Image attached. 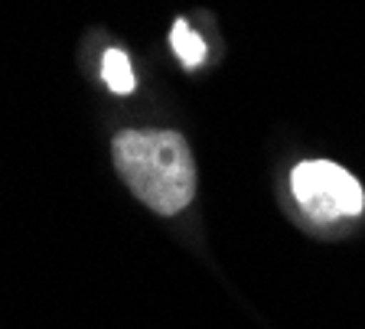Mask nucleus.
Here are the masks:
<instances>
[{
  "mask_svg": "<svg viewBox=\"0 0 365 329\" xmlns=\"http://www.w3.org/2000/svg\"><path fill=\"white\" fill-rule=\"evenodd\" d=\"M101 75H105L111 92H118V95L134 92V72H130V62L121 49H108L105 53V59H101Z\"/></svg>",
  "mask_w": 365,
  "mask_h": 329,
  "instance_id": "3",
  "label": "nucleus"
},
{
  "mask_svg": "<svg viewBox=\"0 0 365 329\" xmlns=\"http://www.w3.org/2000/svg\"><path fill=\"white\" fill-rule=\"evenodd\" d=\"M114 169L157 215H176L196 196V163L176 130H124L114 137Z\"/></svg>",
  "mask_w": 365,
  "mask_h": 329,
  "instance_id": "1",
  "label": "nucleus"
},
{
  "mask_svg": "<svg viewBox=\"0 0 365 329\" xmlns=\"http://www.w3.org/2000/svg\"><path fill=\"white\" fill-rule=\"evenodd\" d=\"M170 43H173V53L180 56V62H182V66H190V69H196L199 62L205 59L202 36H196V33L190 30V24H186V20H176V24H173Z\"/></svg>",
  "mask_w": 365,
  "mask_h": 329,
  "instance_id": "4",
  "label": "nucleus"
},
{
  "mask_svg": "<svg viewBox=\"0 0 365 329\" xmlns=\"http://www.w3.org/2000/svg\"><path fill=\"white\" fill-rule=\"evenodd\" d=\"M290 189H294V199L300 202V209L319 222L352 219L365 209V192L356 183V177L329 160L300 163L290 177Z\"/></svg>",
  "mask_w": 365,
  "mask_h": 329,
  "instance_id": "2",
  "label": "nucleus"
}]
</instances>
